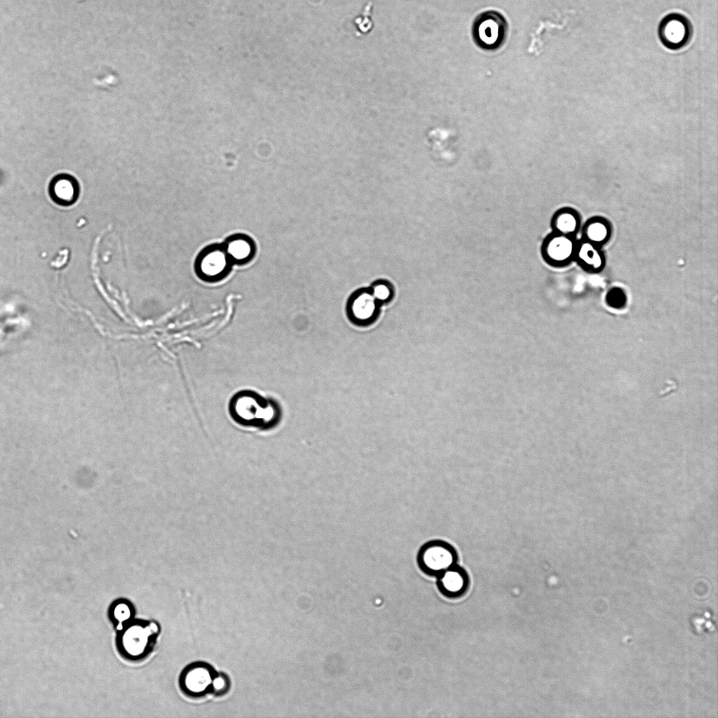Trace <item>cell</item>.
Listing matches in <instances>:
<instances>
[{
	"mask_svg": "<svg viewBox=\"0 0 718 718\" xmlns=\"http://www.w3.org/2000/svg\"><path fill=\"white\" fill-rule=\"evenodd\" d=\"M370 290L377 301L382 306L390 303L394 298V288L386 280H379L374 282L370 287Z\"/></svg>",
	"mask_w": 718,
	"mask_h": 718,
	"instance_id": "cell-16",
	"label": "cell"
},
{
	"mask_svg": "<svg viewBox=\"0 0 718 718\" xmlns=\"http://www.w3.org/2000/svg\"><path fill=\"white\" fill-rule=\"evenodd\" d=\"M440 583L443 588L449 592H459L463 586V572L454 565L442 572Z\"/></svg>",
	"mask_w": 718,
	"mask_h": 718,
	"instance_id": "cell-15",
	"label": "cell"
},
{
	"mask_svg": "<svg viewBox=\"0 0 718 718\" xmlns=\"http://www.w3.org/2000/svg\"><path fill=\"white\" fill-rule=\"evenodd\" d=\"M553 232L574 236L581 226L578 212L571 208L558 210L551 221Z\"/></svg>",
	"mask_w": 718,
	"mask_h": 718,
	"instance_id": "cell-14",
	"label": "cell"
},
{
	"mask_svg": "<svg viewBox=\"0 0 718 718\" xmlns=\"http://www.w3.org/2000/svg\"><path fill=\"white\" fill-rule=\"evenodd\" d=\"M229 687L228 677L222 673H217L212 682L211 692L220 696L227 692Z\"/></svg>",
	"mask_w": 718,
	"mask_h": 718,
	"instance_id": "cell-18",
	"label": "cell"
},
{
	"mask_svg": "<svg viewBox=\"0 0 718 718\" xmlns=\"http://www.w3.org/2000/svg\"><path fill=\"white\" fill-rule=\"evenodd\" d=\"M508 30L504 16L498 11L489 10L475 18L471 34L477 47L486 51H494L505 43Z\"/></svg>",
	"mask_w": 718,
	"mask_h": 718,
	"instance_id": "cell-2",
	"label": "cell"
},
{
	"mask_svg": "<svg viewBox=\"0 0 718 718\" xmlns=\"http://www.w3.org/2000/svg\"><path fill=\"white\" fill-rule=\"evenodd\" d=\"M582 233L583 239L601 247L611 238V227L606 219L593 217L585 222Z\"/></svg>",
	"mask_w": 718,
	"mask_h": 718,
	"instance_id": "cell-13",
	"label": "cell"
},
{
	"mask_svg": "<svg viewBox=\"0 0 718 718\" xmlns=\"http://www.w3.org/2000/svg\"><path fill=\"white\" fill-rule=\"evenodd\" d=\"M231 408V416L234 421L246 428L259 431H267L276 428L280 422L282 413L276 403H250L247 396H242Z\"/></svg>",
	"mask_w": 718,
	"mask_h": 718,
	"instance_id": "cell-1",
	"label": "cell"
},
{
	"mask_svg": "<svg viewBox=\"0 0 718 718\" xmlns=\"http://www.w3.org/2000/svg\"><path fill=\"white\" fill-rule=\"evenodd\" d=\"M382 305L372 295L370 287L360 288L351 293L346 302V315L353 325L365 327L379 319Z\"/></svg>",
	"mask_w": 718,
	"mask_h": 718,
	"instance_id": "cell-4",
	"label": "cell"
},
{
	"mask_svg": "<svg viewBox=\"0 0 718 718\" xmlns=\"http://www.w3.org/2000/svg\"><path fill=\"white\" fill-rule=\"evenodd\" d=\"M217 673L204 663H194L185 668L180 677V685L189 696H201L211 692L212 682Z\"/></svg>",
	"mask_w": 718,
	"mask_h": 718,
	"instance_id": "cell-9",
	"label": "cell"
},
{
	"mask_svg": "<svg viewBox=\"0 0 718 718\" xmlns=\"http://www.w3.org/2000/svg\"><path fill=\"white\" fill-rule=\"evenodd\" d=\"M576 245L574 236L553 232L543 243V257L552 266H566L574 260Z\"/></svg>",
	"mask_w": 718,
	"mask_h": 718,
	"instance_id": "cell-8",
	"label": "cell"
},
{
	"mask_svg": "<svg viewBox=\"0 0 718 718\" xmlns=\"http://www.w3.org/2000/svg\"><path fill=\"white\" fill-rule=\"evenodd\" d=\"M601 247L583 238L577 241L574 260L582 268L590 272H600L606 263V259Z\"/></svg>",
	"mask_w": 718,
	"mask_h": 718,
	"instance_id": "cell-10",
	"label": "cell"
},
{
	"mask_svg": "<svg viewBox=\"0 0 718 718\" xmlns=\"http://www.w3.org/2000/svg\"><path fill=\"white\" fill-rule=\"evenodd\" d=\"M232 264L223 244H214L205 248L198 254L195 269L202 279L215 281L225 277Z\"/></svg>",
	"mask_w": 718,
	"mask_h": 718,
	"instance_id": "cell-5",
	"label": "cell"
},
{
	"mask_svg": "<svg viewBox=\"0 0 718 718\" xmlns=\"http://www.w3.org/2000/svg\"><path fill=\"white\" fill-rule=\"evenodd\" d=\"M457 553L448 542L433 539L424 543L419 549L416 562L419 567L429 574H442L455 565Z\"/></svg>",
	"mask_w": 718,
	"mask_h": 718,
	"instance_id": "cell-3",
	"label": "cell"
},
{
	"mask_svg": "<svg viewBox=\"0 0 718 718\" xmlns=\"http://www.w3.org/2000/svg\"><path fill=\"white\" fill-rule=\"evenodd\" d=\"M692 28L689 20L679 13L666 15L658 27V35L663 44L672 50L685 46L691 40Z\"/></svg>",
	"mask_w": 718,
	"mask_h": 718,
	"instance_id": "cell-7",
	"label": "cell"
},
{
	"mask_svg": "<svg viewBox=\"0 0 718 718\" xmlns=\"http://www.w3.org/2000/svg\"><path fill=\"white\" fill-rule=\"evenodd\" d=\"M158 626L155 622L145 623L137 622L132 624L120 636L121 649L128 656L143 657L148 653L150 644L158 632Z\"/></svg>",
	"mask_w": 718,
	"mask_h": 718,
	"instance_id": "cell-6",
	"label": "cell"
},
{
	"mask_svg": "<svg viewBox=\"0 0 718 718\" xmlns=\"http://www.w3.org/2000/svg\"><path fill=\"white\" fill-rule=\"evenodd\" d=\"M232 264H244L255 255V246L252 240L244 234H235L226 238L223 243Z\"/></svg>",
	"mask_w": 718,
	"mask_h": 718,
	"instance_id": "cell-11",
	"label": "cell"
},
{
	"mask_svg": "<svg viewBox=\"0 0 718 718\" xmlns=\"http://www.w3.org/2000/svg\"><path fill=\"white\" fill-rule=\"evenodd\" d=\"M371 10L372 3L369 2L363 11L361 16L355 19V22L359 30L358 32L366 33L372 27Z\"/></svg>",
	"mask_w": 718,
	"mask_h": 718,
	"instance_id": "cell-17",
	"label": "cell"
},
{
	"mask_svg": "<svg viewBox=\"0 0 718 718\" xmlns=\"http://www.w3.org/2000/svg\"><path fill=\"white\" fill-rule=\"evenodd\" d=\"M606 301L610 306L618 309L625 305L626 297L621 289L614 288L608 292Z\"/></svg>",
	"mask_w": 718,
	"mask_h": 718,
	"instance_id": "cell-19",
	"label": "cell"
},
{
	"mask_svg": "<svg viewBox=\"0 0 718 718\" xmlns=\"http://www.w3.org/2000/svg\"><path fill=\"white\" fill-rule=\"evenodd\" d=\"M50 192L53 200L60 205H68L75 202L79 194L75 179L67 175H57L52 180Z\"/></svg>",
	"mask_w": 718,
	"mask_h": 718,
	"instance_id": "cell-12",
	"label": "cell"
}]
</instances>
